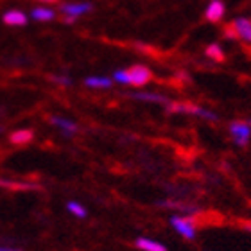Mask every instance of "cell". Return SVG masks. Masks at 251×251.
Returning <instances> with one entry per match:
<instances>
[{
    "label": "cell",
    "instance_id": "obj_14",
    "mask_svg": "<svg viewBox=\"0 0 251 251\" xmlns=\"http://www.w3.org/2000/svg\"><path fill=\"white\" fill-rule=\"evenodd\" d=\"M34 138V133L31 129H18V131H13L9 136L11 144H15V146H25L29 142Z\"/></svg>",
    "mask_w": 251,
    "mask_h": 251
},
{
    "label": "cell",
    "instance_id": "obj_8",
    "mask_svg": "<svg viewBox=\"0 0 251 251\" xmlns=\"http://www.w3.org/2000/svg\"><path fill=\"white\" fill-rule=\"evenodd\" d=\"M158 204H160V206H163V208L179 210V212H181L179 215H190V217H192L194 214H198V212H199V208H196V206H192V204H187V203H183V201H176V199H165V201H158Z\"/></svg>",
    "mask_w": 251,
    "mask_h": 251
},
{
    "label": "cell",
    "instance_id": "obj_6",
    "mask_svg": "<svg viewBox=\"0 0 251 251\" xmlns=\"http://www.w3.org/2000/svg\"><path fill=\"white\" fill-rule=\"evenodd\" d=\"M49 121H50V124L52 126H56V127H58L65 136H74L79 131V126L74 121H70V119H65V117L52 115Z\"/></svg>",
    "mask_w": 251,
    "mask_h": 251
},
{
    "label": "cell",
    "instance_id": "obj_24",
    "mask_svg": "<svg viewBox=\"0 0 251 251\" xmlns=\"http://www.w3.org/2000/svg\"><path fill=\"white\" fill-rule=\"evenodd\" d=\"M42 2H56V0H42Z\"/></svg>",
    "mask_w": 251,
    "mask_h": 251
},
{
    "label": "cell",
    "instance_id": "obj_22",
    "mask_svg": "<svg viewBox=\"0 0 251 251\" xmlns=\"http://www.w3.org/2000/svg\"><path fill=\"white\" fill-rule=\"evenodd\" d=\"M75 22V18H72V16H65V24H74Z\"/></svg>",
    "mask_w": 251,
    "mask_h": 251
},
{
    "label": "cell",
    "instance_id": "obj_19",
    "mask_svg": "<svg viewBox=\"0 0 251 251\" xmlns=\"http://www.w3.org/2000/svg\"><path fill=\"white\" fill-rule=\"evenodd\" d=\"M113 81H117V83L121 84H129V79H127V70H115V74H113Z\"/></svg>",
    "mask_w": 251,
    "mask_h": 251
},
{
    "label": "cell",
    "instance_id": "obj_9",
    "mask_svg": "<svg viewBox=\"0 0 251 251\" xmlns=\"http://www.w3.org/2000/svg\"><path fill=\"white\" fill-rule=\"evenodd\" d=\"M2 22L5 25H13V27H22L27 24V15L20 9H9L5 11L4 16H2Z\"/></svg>",
    "mask_w": 251,
    "mask_h": 251
},
{
    "label": "cell",
    "instance_id": "obj_16",
    "mask_svg": "<svg viewBox=\"0 0 251 251\" xmlns=\"http://www.w3.org/2000/svg\"><path fill=\"white\" fill-rule=\"evenodd\" d=\"M54 16H56V13L52 9H49V7H34L31 11V18L38 22H50L54 20Z\"/></svg>",
    "mask_w": 251,
    "mask_h": 251
},
{
    "label": "cell",
    "instance_id": "obj_26",
    "mask_svg": "<svg viewBox=\"0 0 251 251\" xmlns=\"http://www.w3.org/2000/svg\"><path fill=\"white\" fill-rule=\"evenodd\" d=\"M0 133H2V126H0Z\"/></svg>",
    "mask_w": 251,
    "mask_h": 251
},
{
    "label": "cell",
    "instance_id": "obj_17",
    "mask_svg": "<svg viewBox=\"0 0 251 251\" xmlns=\"http://www.w3.org/2000/svg\"><path fill=\"white\" fill-rule=\"evenodd\" d=\"M67 210H68V214H72L74 217H77V219H84V217L88 215L86 208H84V206L79 203V201H68V203H67Z\"/></svg>",
    "mask_w": 251,
    "mask_h": 251
},
{
    "label": "cell",
    "instance_id": "obj_3",
    "mask_svg": "<svg viewBox=\"0 0 251 251\" xmlns=\"http://www.w3.org/2000/svg\"><path fill=\"white\" fill-rule=\"evenodd\" d=\"M230 135L237 146H248V142H250V138H251V126L242 121L231 122Z\"/></svg>",
    "mask_w": 251,
    "mask_h": 251
},
{
    "label": "cell",
    "instance_id": "obj_21",
    "mask_svg": "<svg viewBox=\"0 0 251 251\" xmlns=\"http://www.w3.org/2000/svg\"><path fill=\"white\" fill-rule=\"evenodd\" d=\"M0 251H24L18 246H11V244H0Z\"/></svg>",
    "mask_w": 251,
    "mask_h": 251
},
{
    "label": "cell",
    "instance_id": "obj_5",
    "mask_svg": "<svg viewBox=\"0 0 251 251\" xmlns=\"http://www.w3.org/2000/svg\"><path fill=\"white\" fill-rule=\"evenodd\" d=\"M94 9V5L90 2H68V4H61L59 11H61L65 16H72V18H77L81 15H86Z\"/></svg>",
    "mask_w": 251,
    "mask_h": 251
},
{
    "label": "cell",
    "instance_id": "obj_18",
    "mask_svg": "<svg viewBox=\"0 0 251 251\" xmlns=\"http://www.w3.org/2000/svg\"><path fill=\"white\" fill-rule=\"evenodd\" d=\"M206 56L208 58H212L214 61H225V52H223V49L217 45V43H212V45H208L206 47Z\"/></svg>",
    "mask_w": 251,
    "mask_h": 251
},
{
    "label": "cell",
    "instance_id": "obj_2",
    "mask_svg": "<svg viewBox=\"0 0 251 251\" xmlns=\"http://www.w3.org/2000/svg\"><path fill=\"white\" fill-rule=\"evenodd\" d=\"M167 110L173 111V113H188V115L201 117L204 121H212V122H215L219 119L214 111H210V110H206V108H201V106H196V104H188V102H171V104L167 106Z\"/></svg>",
    "mask_w": 251,
    "mask_h": 251
},
{
    "label": "cell",
    "instance_id": "obj_15",
    "mask_svg": "<svg viewBox=\"0 0 251 251\" xmlns=\"http://www.w3.org/2000/svg\"><path fill=\"white\" fill-rule=\"evenodd\" d=\"M84 84H86L88 88H110L111 79L102 77V75H90V77L84 79Z\"/></svg>",
    "mask_w": 251,
    "mask_h": 251
},
{
    "label": "cell",
    "instance_id": "obj_4",
    "mask_svg": "<svg viewBox=\"0 0 251 251\" xmlns=\"http://www.w3.org/2000/svg\"><path fill=\"white\" fill-rule=\"evenodd\" d=\"M127 79H129V84H133V86H144L152 79V72L144 65H135L127 70Z\"/></svg>",
    "mask_w": 251,
    "mask_h": 251
},
{
    "label": "cell",
    "instance_id": "obj_11",
    "mask_svg": "<svg viewBox=\"0 0 251 251\" xmlns=\"http://www.w3.org/2000/svg\"><path fill=\"white\" fill-rule=\"evenodd\" d=\"M135 246L140 251H167V246L163 242L149 239V237H138L135 241Z\"/></svg>",
    "mask_w": 251,
    "mask_h": 251
},
{
    "label": "cell",
    "instance_id": "obj_1",
    "mask_svg": "<svg viewBox=\"0 0 251 251\" xmlns=\"http://www.w3.org/2000/svg\"><path fill=\"white\" fill-rule=\"evenodd\" d=\"M171 226H173V230L178 235H181L187 241H194L198 237V223L190 215H173L171 217Z\"/></svg>",
    "mask_w": 251,
    "mask_h": 251
},
{
    "label": "cell",
    "instance_id": "obj_20",
    "mask_svg": "<svg viewBox=\"0 0 251 251\" xmlns=\"http://www.w3.org/2000/svg\"><path fill=\"white\" fill-rule=\"evenodd\" d=\"M56 84H61V86H70L72 84V79L68 77V75H52L50 77Z\"/></svg>",
    "mask_w": 251,
    "mask_h": 251
},
{
    "label": "cell",
    "instance_id": "obj_10",
    "mask_svg": "<svg viewBox=\"0 0 251 251\" xmlns=\"http://www.w3.org/2000/svg\"><path fill=\"white\" fill-rule=\"evenodd\" d=\"M129 97H133V99H136V100H144V102H156V104H163V106L171 104V99H167L165 95L152 94V92H135V94H131Z\"/></svg>",
    "mask_w": 251,
    "mask_h": 251
},
{
    "label": "cell",
    "instance_id": "obj_13",
    "mask_svg": "<svg viewBox=\"0 0 251 251\" xmlns=\"http://www.w3.org/2000/svg\"><path fill=\"white\" fill-rule=\"evenodd\" d=\"M0 187L7 188V190H38L36 183H29V181H11V179H0Z\"/></svg>",
    "mask_w": 251,
    "mask_h": 251
},
{
    "label": "cell",
    "instance_id": "obj_25",
    "mask_svg": "<svg viewBox=\"0 0 251 251\" xmlns=\"http://www.w3.org/2000/svg\"><path fill=\"white\" fill-rule=\"evenodd\" d=\"M248 124H250V126H251V119H250V121H248Z\"/></svg>",
    "mask_w": 251,
    "mask_h": 251
},
{
    "label": "cell",
    "instance_id": "obj_7",
    "mask_svg": "<svg viewBox=\"0 0 251 251\" xmlns=\"http://www.w3.org/2000/svg\"><path fill=\"white\" fill-rule=\"evenodd\" d=\"M230 29L235 32L237 38H241V40H244V42L251 43V20L242 18L241 16V18L233 20V24H231Z\"/></svg>",
    "mask_w": 251,
    "mask_h": 251
},
{
    "label": "cell",
    "instance_id": "obj_23",
    "mask_svg": "<svg viewBox=\"0 0 251 251\" xmlns=\"http://www.w3.org/2000/svg\"><path fill=\"white\" fill-rule=\"evenodd\" d=\"M244 230L251 231V223H246V225H244Z\"/></svg>",
    "mask_w": 251,
    "mask_h": 251
},
{
    "label": "cell",
    "instance_id": "obj_12",
    "mask_svg": "<svg viewBox=\"0 0 251 251\" xmlns=\"http://www.w3.org/2000/svg\"><path fill=\"white\" fill-rule=\"evenodd\" d=\"M204 15H206V20L219 22L225 16V4L221 0H212L208 7H206V11H204Z\"/></svg>",
    "mask_w": 251,
    "mask_h": 251
}]
</instances>
